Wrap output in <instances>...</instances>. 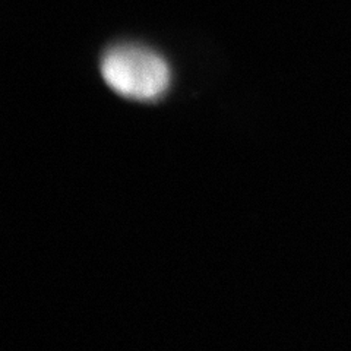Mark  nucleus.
Here are the masks:
<instances>
[{
	"label": "nucleus",
	"mask_w": 351,
	"mask_h": 351,
	"mask_svg": "<svg viewBox=\"0 0 351 351\" xmlns=\"http://www.w3.org/2000/svg\"><path fill=\"white\" fill-rule=\"evenodd\" d=\"M104 82L114 93L135 101H156L171 84L170 66L157 51L139 44H117L100 63Z\"/></svg>",
	"instance_id": "obj_1"
}]
</instances>
